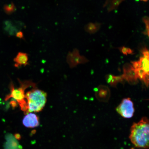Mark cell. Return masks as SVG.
Segmentation results:
<instances>
[{"label":"cell","instance_id":"30bf717a","mask_svg":"<svg viewBox=\"0 0 149 149\" xmlns=\"http://www.w3.org/2000/svg\"><path fill=\"white\" fill-rule=\"evenodd\" d=\"M15 136L17 139L19 140H20L21 139V136L19 134H16L15 135Z\"/></svg>","mask_w":149,"mask_h":149},{"label":"cell","instance_id":"7c38bea8","mask_svg":"<svg viewBox=\"0 0 149 149\" xmlns=\"http://www.w3.org/2000/svg\"><path fill=\"white\" fill-rule=\"evenodd\" d=\"M130 149H134V148H132Z\"/></svg>","mask_w":149,"mask_h":149},{"label":"cell","instance_id":"ba28073f","mask_svg":"<svg viewBox=\"0 0 149 149\" xmlns=\"http://www.w3.org/2000/svg\"><path fill=\"white\" fill-rule=\"evenodd\" d=\"M4 9L7 13L10 14L14 12L15 10L16 7L13 3H12L10 5L6 6L4 7Z\"/></svg>","mask_w":149,"mask_h":149},{"label":"cell","instance_id":"3957f363","mask_svg":"<svg viewBox=\"0 0 149 149\" xmlns=\"http://www.w3.org/2000/svg\"><path fill=\"white\" fill-rule=\"evenodd\" d=\"M143 55L139 60L132 62L136 76L143 80L147 86L149 83V52L145 48L143 49Z\"/></svg>","mask_w":149,"mask_h":149},{"label":"cell","instance_id":"5b68a950","mask_svg":"<svg viewBox=\"0 0 149 149\" xmlns=\"http://www.w3.org/2000/svg\"><path fill=\"white\" fill-rule=\"evenodd\" d=\"M116 111L124 118H131L135 111L133 102L129 98L124 99L116 108Z\"/></svg>","mask_w":149,"mask_h":149},{"label":"cell","instance_id":"277c9868","mask_svg":"<svg viewBox=\"0 0 149 149\" xmlns=\"http://www.w3.org/2000/svg\"><path fill=\"white\" fill-rule=\"evenodd\" d=\"M21 85L19 88H15L13 85L11 84L10 85V93L7 95L5 99L7 101L11 98L14 99L16 100L21 108L22 111H24L26 114L27 111V102L25 100V89L30 86H33L34 84L31 83L30 81H25L24 83L20 82Z\"/></svg>","mask_w":149,"mask_h":149},{"label":"cell","instance_id":"7a4b0ae2","mask_svg":"<svg viewBox=\"0 0 149 149\" xmlns=\"http://www.w3.org/2000/svg\"><path fill=\"white\" fill-rule=\"evenodd\" d=\"M47 96L45 92L37 88L33 89L27 92L25 94V99L27 101L26 114L33 112H38L41 111L45 105Z\"/></svg>","mask_w":149,"mask_h":149},{"label":"cell","instance_id":"8992f818","mask_svg":"<svg viewBox=\"0 0 149 149\" xmlns=\"http://www.w3.org/2000/svg\"><path fill=\"white\" fill-rule=\"evenodd\" d=\"M22 122L24 126L29 128L37 127L40 125L39 117L35 113H31L26 114Z\"/></svg>","mask_w":149,"mask_h":149},{"label":"cell","instance_id":"9c48e42d","mask_svg":"<svg viewBox=\"0 0 149 149\" xmlns=\"http://www.w3.org/2000/svg\"><path fill=\"white\" fill-rule=\"evenodd\" d=\"M16 36L20 39H23L24 37L23 33L21 31H19L16 33Z\"/></svg>","mask_w":149,"mask_h":149},{"label":"cell","instance_id":"8fae6325","mask_svg":"<svg viewBox=\"0 0 149 149\" xmlns=\"http://www.w3.org/2000/svg\"><path fill=\"white\" fill-rule=\"evenodd\" d=\"M141 1H143L146 2L148 1V0H140Z\"/></svg>","mask_w":149,"mask_h":149},{"label":"cell","instance_id":"6da1fadb","mask_svg":"<svg viewBox=\"0 0 149 149\" xmlns=\"http://www.w3.org/2000/svg\"><path fill=\"white\" fill-rule=\"evenodd\" d=\"M130 139L137 148L148 149L149 144V120L143 117L138 123H134L130 128Z\"/></svg>","mask_w":149,"mask_h":149},{"label":"cell","instance_id":"52a82bcc","mask_svg":"<svg viewBox=\"0 0 149 149\" xmlns=\"http://www.w3.org/2000/svg\"><path fill=\"white\" fill-rule=\"evenodd\" d=\"M29 57L27 54L23 52H19L14 59L15 63V65L16 67H18L24 65L26 66L28 64Z\"/></svg>","mask_w":149,"mask_h":149}]
</instances>
